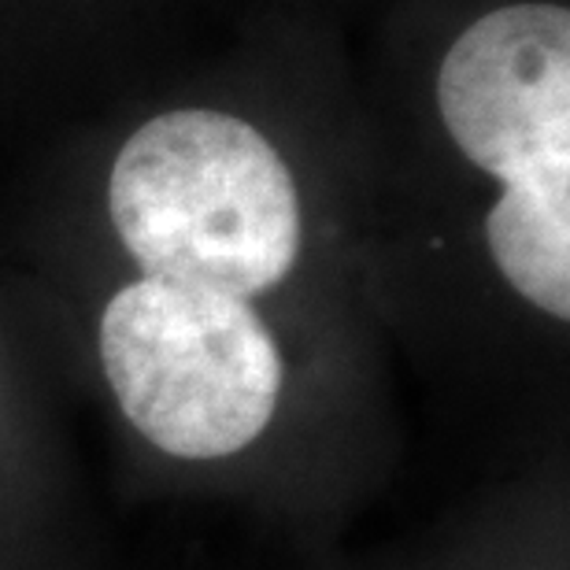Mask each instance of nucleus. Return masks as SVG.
Segmentation results:
<instances>
[{"label":"nucleus","instance_id":"nucleus-3","mask_svg":"<svg viewBox=\"0 0 570 570\" xmlns=\"http://www.w3.org/2000/svg\"><path fill=\"white\" fill-rule=\"evenodd\" d=\"M334 570H570L567 449L541 444L530 463L455 508L415 549Z\"/></svg>","mask_w":570,"mask_h":570},{"label":"nucleus","instance_id":"nucleus-1","mask_svg":"<svg viewBox=\"0 0 570 570\" xmlns=\"http://www.w3.org/2000/svg\"><path fill=\"white\" fill-rule=\"evenodd\" d=\"M466 170L504 193L482 234L497 293L563 360L570 326V11L522 0L471 22L438 71Z\"/></svg>","mask_w":570,"mask_h":570},{"label":"nucleus","instance_id":"nucleus-2","mask_svg":"<svg viewBox=\"0 0 570 570\" xmlns=\"http://www.w3.org/2000/svg\"><path fill=\"white\" fill-rule=\"evenodd\" d=\"M56 390L0 334V570H82Z\"/></svg>","mask_w":570,"mask_h":570}]
</instances>
